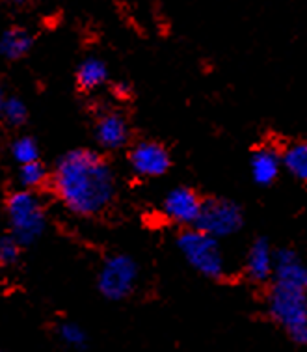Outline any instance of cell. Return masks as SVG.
<instances>
[{
	"label": "cell",
	"mask_w": 307,
	"mask_h": 352,
	"mask_svg": "<svg viewBox=\"0 0 307 352\" xmlns=\"http://www.w3.org/2000/svg\"><path fill=\"white\" fill-rule=\"evenodd\" d=\"M58 340L71 351H84L88 346V333L80 324L73 320H64L56 328Z\"/></svg>",
	"instance_id": "obj_17"
},
{
	"label": "cell",
	"mask_w": 307,
	"mask_h": 352,
	"mask_svg": "<svg viewBox=\"0 0 307 352\" xmlns=\"http://www.w3.org/2000/svg\"><path fill=\"white\" fill-rule=\"evenodd\" d=\"M49 175H51V172L41 164V160H34V162H28V164H21L19 166L21 188L38 192L39 188H43V186L49 185Z\"/></svg>",
	"instance_id": "obj_16"
},
{
	"label": "cell",
	"mask_w": 307,
	"mask_h": 352,
	"mask_svg": "<svg viewBox=\"0 0 307 352\" xmlns=\"http://www.w3.org/2000/svg\"><path fill=\"white\" fill-rule=\"evenodd\" d=\"M177 248L185 261L192 267L198 274L209 280H222L225 278V257L220 248V241L205 231L192 228H183L177 237Z\"/></svg>",
	"instance_id": "obj_3"
},
{
	"label": "cell",
	"mask_w": 307,
	"mask_h": 352,
	"mask_svg": "<svg viewBox=\"0 0 307 352\" xmlns=\"http://www.w3.org/2000/svg\"><path fill=\"white\" fill-rule=\"evenodd\" d=\"M0 352H2V351H0Z\"/></svg>",
	"instance_id": "obj_23"
},
{
	"label": "cell",
	"mask_w": 307,
	"mask_h": 352,
	"mask_svg": "<svg viewBox=\"0 0 307 352\" xmlns=\"http://www.w3.org/2000/svg\"><path fill=\"white\" fill-rule=\"evenodd\" d=\"M244 226V212L237 201L227 198H203L196 228L207 235L222 241L240 231Z\"/></svg>",
	"instance_id": "obj_6"
},
{
	"label": "cell",
	"mask_w": 307,
	"mask_h": 352,
	"mask_svg": "<svg viewBox=\"0 0 307 352\" xmlns=\"http://www.w3.org/2000/svg\"><path fill=\"white\" fill-rule=\"evenodd\" d=\"M6 91L2 88V84H0V114H2V107H4V101H6Z\"/></svg>",
	"instance_id": "obj_22"
},
{
	"label": "cell",
	"mask_w": 307,
	"mask_h": 352,
	"mask_svg": "<svg viewBox=\"0 0 307 352\" xmlns=\"http://www.w3.org/2000/svg\"><path fill=\"white\" fill-rule=\"evenodd\" d=\"M6 218L10 235L17 239L23 246L38 243L47 230L45 205L34 190L19 188L8 194Z\"/></svg>",
	"instance_id": "obj_2"
},
{
	"label": "cell",
	"mask_w": 307,
	"mask_h": 352,
	"mask_svg": "<svg viewBox=\"0 0 307 352\" xmlns=\"http://www.w3.org/2000/svg\"><path fill=\"white\" fill-rule=\"evenodd\" d=\"M140 278V267L135 257L127 254H112L104 257L97 272V289L110 302L127 300L135 293Z\"/></svg>",
	"instance_id": "obj_5"
},
{
	"label": "cell",
	"mask_w": 307,
	"mask_h": 352,
	"mask_svg": "<svg viewBox=\"0 0 307 352\" xmlns=\"http://www.w3.org/2000/svg\"><path fill=\"white\" fill-rule=\"evenodd\" d=\"M282 164L295 179L307 185V140L291 142L288 146L280 149Z\"/></svg>",
	"instance_id": "obj_15"
},
{
	"label": "cell",
	"mask_w": 307,
	"mask_h": 352,
	"mask_svg": "<svg viewBox=\"0 0 307 352\" xmlns=\"http://www.w3.org/2000/svg\"><path fill=\"white\" fill-rule=\"evenodd\" d=\"M34 2H38V0H0V6L26 8V6H32Z\"/></svg>",
	"instance_id": "obj_21"
},
{
	"label": "cell",
	"mask_w": 307,
	"mask_h": 352,
	"mask_svg": "<svg viewBox=\"0 0 307 352\" xmlns=\"http://www.w3.org/2000/svg\"><path fill=\"white\" fill-rule=\"evenodd\" d=\"M30 118L26 102L17 96H6L4 107H2V114H0V122L8 123L10 127H23Z\"/></svg>",
	"instance_id": "obj_18"
},
{
	"label": "cell",
	"mask_w": 307,
	"mask_h": 352,
	"mask_svg": "<svg viewBox=\"0 0 307 352\" xmlns=\"http://www.w3.org/2000/svg\"><path fill=\"white\" fill-rule=\"evenodd\" d=\"M47 186L71 214L80 218L106 214L117 198L114 168L101 151L90 148L69 149L58 157Z\"/></svg>",
	"instance_id": "obj_1"
},
{
	"label": "cell",
	"mask_w": 307,
	"mask_h": 352,
	"mask_svg": "<svg viewBox=\"0 0 307 352\" xmlns=\"http://www.w3.org/2000/svg\"><path fill=\"white\" fill-rule=\"evenodd\" d=\"M128 166L141 179H159L170 172L172 153L157 140H138L128 146Z\"/></svg>",
	"instance_id": "obj_7"
},
{
	"label": "cell",
	"mask_w": 307,
	"mask_h": 352,
	"mask_svg": "<svg viewBox=\"0 0 307 352\" xmlns=\"http://www.w3.org/2000/svg\"><path fill=\"white\" fill-rule=\"evenodd\" d=\"M274 283L300 289L307 293V265L293 248L274 252Z\"/></svg>",
	"instance_id": "obj_10"
},
{
	"label": "cell",
	"mask_w": 307,
	"mask_h": 352,
	"mask_svg": "<svg viewBox=\"0 0 307 352\" xmlns=\"http://www.w3.org/2000/svg\"><path fill=\"white\" fill-rule=\"evenodd\" d=\"M270 317L288 333V338L307 345V293L300 289L272 283L269 293Z\"/></svg>",
	"instance_id": "obj_4"
},
{
	"label": "cell",
	"mask_w": 307,
	"mask_h": 352,
	"mask_svg": "<svg viewBox=\"0 0 307 352\" xmlns=\"http://www.w3.org/2000/svg\"><path fill=\"white\" fill-rule=\"evenodd\" d=\"M133 129L125 112L117 109H104L95 116L93 140L101 151H120L130 146Z\"/></svg>",
	"instance_id": "obj_8"
},
{
	"label": "cell",
	"mask_w": 307,
	"mask_h": 352,
	"mask_svg": "<svg viewBox=\"0 0 307 352\" xmlns=\"http://www.w3.org/2000/svg\"><path fill=\"white\" fill-rule=\"evenodd\" d=\"M244 272L248 280L255 283H264L272 280L274 274V250L264 237L255 239L244 259Z\"/></svg>",
	"instance_id": "obj_11"
},
{
	"label": "cell",
	"mask_w": 307,
	"mask_h": 352,
	"mask_svg": "<svg viewBox=\"0 0 307 352\" xmlns=\"http://www.w3.org/2000/svg\"><path fill=\"white\" fill-rule=\"evenodd\" d=\"M12 159L17 162V164H28V162H34V160H39L41 157V151H39L38 140L30 135L17 136L15 140L12 142Z\"/></svg>",
	"instance_id": "obj_19"
},
{
	"label": "cell",
	"mask_w": 307,
	"mask_h": 352,
	"mask_svg": "<svg viewBox=\"0 0 307 352\" xmlns=\"http://www.w3.org/2000/svg\"><path fill=\"white\" fill-rule=\"evenodd\" d=\"M203 198L192 186H175L162 199V212L166 220L179 228H192L196 226L201 212Z\"/></svg>",
	"instance_id": "obj_9"
},
{
	"label": "cell",
	"mask_w": 307,
	"mask_h": 352,
	"mask_svg": "<svg viewBox=\"0 0 307 352\" xmlns=\"http://www.w3.org/2000/svg\"><path fill=\"white\" fill-rule=\"evenodd\" d=\"M34 47V34L25 26H8L0 34V56L8 62H19L30 54Z\"/></svg>",
	"instance_id": "obj_14"
},
{
	"label": "cell",
	"mask_w": 307,
	"mask_h": 352,
	"mask_svg": "<svg viewBox=\"0 0 307 352\" xmlns=\"http://www.w3.org/2000/svg\"><path fill=\"white\" fill-rule=\"evenodd\" d=\"M109 64L99 56L84 58L75 71V84L80 94H93L109 82Z\"/></svg>",
	"instance_id": "obj_12"
},
{
	"label": "cell",
	"mask_w": 307,
	"mask_h": 352,
	"mask_svg": "<svg viewBox=\"0 0 307 352\" xmlns=\"http://www.w3.org/2000/svg\"><path fill=\"white\" fill-rule=\"evenodd\" d=\"M23 244L13 237V235H2L0 237V269H8L17 265L23 254Z\"/></svg>",
	"instance_id": "obj_20"
},
{
	"label": "cell",
	"mask_w": 307,
	"mask_h": 352,
	"mask_svg": "<svg viewBox=\"0 0 307 352\" xmlns=\"http://www.w3.org/2000/svg\"><path fill=\"white\" fill-rule=\"evenodd\" d=\"M282 153L280 149L262 146L251 155V177L257 185L269 186L275 183L282 172Z\"/></svg>",
	"instance_id": "obj_13"
}]
</instances>
